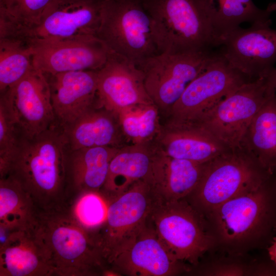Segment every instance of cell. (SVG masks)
<instances>
[{"mask_svg": "<svg viewBox=\"0 0 276 276\" xmlns=\"http://www.w3.org/2000/svg\"><path fill=\"white\" fill-rule=\"evenodd\" d=\"M106 199L107 217L96 242L108 265L146 226L158 199L150 186L143 180L117 196Z\"/></svg>", "mask_w": 276, "mask_h": 276, "instance_id": "cell-6", "label": "cell"}, {"mask_svg": "<svg viewBox=\"0 0 276 276\" xmlns=\"http://www.w3.org/2000/svg\"><path fill=\"white\" fill-rule=\"evenodd\" d=\"M97 37L137 65L159 53L142 0H104Z\"/></svg>", "mask_w": 276, "mask_h": 276, "instance_id": "cell-5", "label": "cell"}, {"mask_svg": "<svg viewBox=\"0 0 276 276\" xmlns=\"http://www.w3.org/2000/svg\"><path fill=\"white\" fill-rule=\"evenodd\" d=\"M32 234L54 275H102L107 267L94 237L66 209L40 210Z\"/></svg>", "mask_w": 276, "mask_h": 276, "instance_id": "cell-2", "label": "cell"}, {"mask_svg": "<svg viewBox=\"0 0 276 276\" xmlns=\"http://www.w3.org/2000/svg\"><path fill=\"white\" fill-rule=\"evenodd\" d=\"M207 163L174 158L164 154L154 145L151 169L147 182L160 201L184 199L196 188Z\"/></svg>", "mask_w": 276, "mask_h": 276, "instance_id": "cell-21", "label": "cell"}, {"mask_svg": "<svg viewBox=\"0 0 276 276\" xmlns=\"http://www.w3.org/2000/svg\"><path fill=\"white\" fill-rule=\"evenodd\" d=\"M275 91L267 78L246 82L202 117L193 121L229 148L241 147L253 118Z\"/></svg>", "mask_w": 276, "mask_h": 276, "instance_id": "cell-9", "label": "cell"}, {"mask_svg": "<svg viewBox=\"0 0 276 276\" xmlns=\"http://www.w3.org/2000/svg\"><path fill=\"white\" fill-rule=\"evenodd\" d=\"M164 154L199 163L208 162L229 148L194 121L166 119L153 143Z\"/></svg>", "mask_w": 276, "mask_h": 276, "instance_id": "cell-18", "label": "cell"}, {"mask_svg": "<svg viewBox=\"0 0 276 276\" xmlns=\"http://www.w3.org/2000/svg\"><path fill=\"white\" fill-rule=\"evenodd\" d=\"M272 173L275 177V180H276V169H275L273 172Z\"/></svg>", "mask_w": 276, "mask_h": 276, "instance_id": "cell-35", "label": "cell"}, {"mask_svg": "<svg viewBox=\"0 0 276 276\" xmlns=\"http://www.w3.org/2000/svg\"><path fill=\"white\" fill-rule=\"evenodd\" d=\"M70 150L128 145L123 135L118 113L96 101L72 123L63 127Z\"/></svg>", "mask_w": 276, "mask_h": 276, "instance_id": "cell-20", "label": "cell"}, {"mask_svg": "<svg viewBox=\"0 0 276 276\" xmlns=\"http://www.w3.org/2000/svg\"><path fill=\"white\" fill-rule=\"evenodd\" d=\"M31 45L34 67L44 74L98 71L105 64L111 53L105 43L95 36Z\"/></svg>", "mask_w": 276, "mask_h": 276, "instance_id": "cell-14", "label": "cell"}, {"mask_svg": "<svg viewBox=\"0 0 276 276\" xmlns=\"http://www.w3.org/2000/svg\"><path fill=\"white\" fill-rule=\"evenodd\" d=\"M54 0H0V37L18 36L38 25Z\"/></svg>", "mask_w": 276, "mask_h": 276, "instance_id": "cell-30", "label": "cell"}, {"mask_svg": "<svg viewBox=\"0 0 276 276\" xmlns=\"http://www.w3.org/2000/svg\"><path fill=\"white\" fill-rule=\"evenodd\" d=\"M44 75L50 86L55 121L63 127L72 123L98 98V71Z\"/></svg>", "mask_w": 276, "mask_h": 276, "instance_id": "cell-19", "label": "cell"}, {"mask_svg": "<svg viewBox=\"0 0 276 276\" xmlns=\"http://www.w3.org/2000/svg\"><path fill=\"white\" fill-rule=\"evenodd\" d=\"M98 97L102 104L117 112L133 105L154 104L146 90L142 70L112 51L98 71Z\"/></svg>", "mask_w": 276, "mask_h": 276, "instance_id": "cell-16", "label": "cell"}, {"mask_svg": "<svg viewBox=\"0 0 276 276\" xmlns=\"http://www.w3.org/2000/svg\"><path fill=\"white\" fill-rule=\"evenodd\" d=\"M270 259L276 264V238H273L271 245L268 248Z\"/></svg>", "mask_w": 276, "mask_h": 276, "instance_id": "cell-33", "label": "cell"}, {"mask_svg": "<svg viewBox=\"0 0 276 276\" xmlns=\"http://www.w3.org/2000/svg\"><path fill=\"white\" fill-rule=\"evenodd\" d=\"M118 113L128 145L152 144L160 132L162 115L154 104L133 105Z\"/></svg>", "mask_w": 276, "mask_h": 276, "instance_id": "cell-28", "label": "cell"}, {"mask_svg": "<svg viewBox=\"0 0 276 276\" xmlns=\"http://www.w3.org/2000/svg\"><path fill=\"white\" fill-rule=\"evenodd\" d=\"M33 48L24 39L0 37V94L12 87L34 67Z\"/></svg>", "mask_w": 276, "mask_h": 276, "instance_id": "cell-29", "label": "cell"}, {"mask_svg": "<svg viewBox=\"0 0 276 276\" xmlns=\"http://www.w3.org/2000/svg\"><path fill=\"white\" fill-rule=\"evenodd\" d=\"M217 53L208 50L160 53L137 65L144 75L145 86L165 118L190 83L209 65Z\"/></svg>", "mask_w": 276, "mask_h": 276, "instance_id": "cell-7", "label": "cell"}, {"mask_svg": "<svg viewBox=\"0 0 276 276\" xmlns=\"http://www.w3.org/2000/svg\"><path fill=\"white\" fill-rule=\"evenodd\" d=\"M120 148L103 146L69 150L66 164L67 204L81 193L101 192L110 163Z\"/></svg>", "mask_w": 276, "mask_h": 276, "instance_id": "cell-22", "label": "cell"}, {"mask_svg": "<svg viewBox=\"0 0 276 276\" xmlns=\"http://www.w3.org/2000/svg\"><path fill=\"white\" fill-rule=\"evenodd\" d=\"M0 94V101L10 109L25 137L39 134L55 122L49 84L41 71L34 68Z\"/></svg>", "mask_w": 276, "mask_h": 276, "instance_id": "cell-13", "label": "cell"}, {"mask_svg": "<svg viewBox=\"0 0 276 276\" xmlns=\"http://www.w3.org/2000/svg\"><path fill=\"white\" fill-rule=\"evenodd\" d=\"M241 147L250 152L266 169H276V92L253 118Z\"/></svg>", "mask_w": 276, "mask_h": 276, "instance_id": "cell-25", "label": "cell"}, {"mask_svg": "<svg viewBox=\"0 0 276 276\" xmlns=\"http://www.w3.org/2000/svg\"><path fill=\"white\" fill-rule=\"evenodd\" d=\"M69 150L63 128L55 121L39 134L22 140L6 176L22 186L40 210H63Z\"/></svg>", "mask_w": 276, "mask_h": 276, "instance_id": "cell-1", "label": "cell"}, {"mask_svg": "<svg viewBox=\"0 0 276 276\" xmlns=\"http://www.w3.org/2000/svg\"><path fill=\"white\" fill-rule=\"evenodd\" d=\"M159 53L208 50L219 45L203 0H142Z\"/></svg>", "mask_w": 276, "mask_h": 276, "instance_id": "cell-3", "label": "cell"}, {"mask_svg": "<svg viewBox=\"0 0 276 276\" xmlns=\"http://www.w3.org/2000/svg\"><path fill=\"white\" fill-rule=\"evenodd\" d=\"M39 211L16 180L9 175L0 178V223L32 232Z\"/></svg>", "mask_w": 276, "mask_h": 276, "instance_id": "cell-27", "label": "cell"}, {"mask_svg": "<svg viewBox=\"0 0 276 276\" xmlns=\"http://www.w3.org/2000/svg\"><path fill=\"white\" fill-rule=\"evenodd\" d=\"M107 206V199L101 192L86 191L70 200L66 209L92 235L96 242L97 237L106 219Z\"/></svg>", "mask_w": 276, "mask_h": 276, "instance_id": "cell-31", "label": "cell"}, {"mask_svg": "<svg viewBox=\"0 0 276 276\" xmlns=\"http://www.w3.org/2000/svg\"><path fill=\"white\" fill-rule=\"evenodd\" d=\"M275 188L272 173L258 189L233 198L212 212L223 238L228 241L242 239L267 222Z\"/></svg>", "mask_w": 276, "mask_h": 276, "instance_id": "cell-15", "label": "cell"}, {"mask_svg": "<svg viewBox=\"0 0 276 276\" xmlns=\"http://www.w3.org/2000/svg\"><path fill=\"white\" fill-rule=\"evenodd\" d=\"M154 152L153 143L127 145L119 149L112 158L105 182L101 190L107 198L126 191L135 182H147Z\"/></svg>", "mask_w": 276, "mask_h": 276, "instance_id": "cell-23", "label": "cell"}, {"mask_svg": "<svg viewBox=\"0 0 276 276\" xmlns=\"http://www.w3.org/2000/svg\"><path fill=\"white\" fill-rule=\"evenodd\" d=\"M104 0H54L35 27L19 35L31 45L97 37Z\"/></svg>", "mask_w": 276, "mask_h": 276, "instance_id": "cell-10", "label": "cell"}, {"mask_svg": "<svg viewBox=\"0 0 276 276\" xmlns=\"http://www.w3.org/2000/svg\"><path fill=\"white\" fill-rule=\"evenodd\" d=\"M271 174L243 147L231 149L206 163L189 202L199 212L211 213L228 200L258 189Z\"/></svg>", "mask_w": 276, "mask_h": 276, "instance_id": "cell-4", "label": "cell"}, {"mask_svg": "<svg viewBox=\"0 0 276 276\" xmlns=\"http://www.w3.org/2000/svg\"><path fill=\"white\" fill-rule=\"evenodd\" d=\"M247 82L250 81L221 53H217L207 67L187 86L167 118L198 120Z\"/></svg>", "mask_w": 276, "mask_h": 276, "instance_id": "cell-11", "label": "cell"}, {"mask_svg": "<svg viewBox=\"0 0 276 276\" xmlns=\"http://www.w3.org/2000/svg\"><path fill=\"white\" fill-rule=\"evenodd\" d=\"M52 275L32 232L15 231L0 246V276Z\"/></svg>", "mask_w": 276, "mask_h": 276, "instance_id": "cell-24", "label": "cell"}, {"mask_svg": "<svg viewBox=\"0 0 276 276\" xmlns=\"http://www.w3.org/2000/svg\"><path fill=\"white\" fill-rule=\"evenodd\" d=\"M267 81L269 85L271 86L276 92V68L271 71L269 75L268 76Z\"/></svg>", "mask_w": 276, "mask_h": 276, "instance_id": "cell-34", "label": "cell"}, {"mask_svg": "<svg viewBox=\"0 0 276 276\" xmlns=\"http://www.w3.org/2000/svg\"><path fill=\"white\" fill-rule=\"evenodd\" d=\"M184 264L166 249L149 219L132 243L108 265L121 275L172 276L185 270Z\"/></svg>", "mask_w": 276, "mask_h": 276, "instance_id": "cell-17", "label": "cell"}, {"mask_svg": "<svg viewBox=\"0 0 276 276\" xmlns=\"http://www.w3.org/2000/svg\"><path fill=\"white\" fill-rule=\"evenodd\" d=\"M24 138L11 111L0 101V178L7 175L9 165Z\"/></svg>", "mask_w": 276, "mask_h": 276, "instance_id": "cell-32", "label": "cell"}, {"mask_svg": "<svg viewBox=\"0 0 276 276\" xmlns=\"http://www.w3.org/2000/svg\"><path fill=\"white\" fill-rule=\"evenodd\" d=\"M271 21L240 27L222 36L219 45L228 63L249 81L267 78L276 62V30Z\"/></svg>", "mask_w": 276, "mask_h": 276, "instance_id": "cell-12", "label": "cell"}, {"mask_svg": "<svg viewBox=\"0 0 276 276\" xmlns=\"http://www.w3.org/2000/svg\"><path fill=\"white\" fill-rule=\"evenodd\" d=\"M214 29L219 37L240 27L243 22L251 25L271 21L270 16L276 10V3L266 9L258 7L252 0H203Z\"/></svg>", "mask_w": 276, "mask_h": 276, "instance_id": "cell-26", "label": "cell"}, {"mask_svg": "<svg viewBox=\"0 0 276 276\" xmlns=\"http://www.w3.org/2000/svg\"><path fill=\"white\" fill-rule=\"evenodd\" d=\"M150 219L166 249L182 263L197 264L212 244L200 213L185 198L172 201L158 200Z\"/></svg>", "mask_w": 276, "mask_h": 276, "instance_id": "cell-8", "label": "cell"}]
</instances>
